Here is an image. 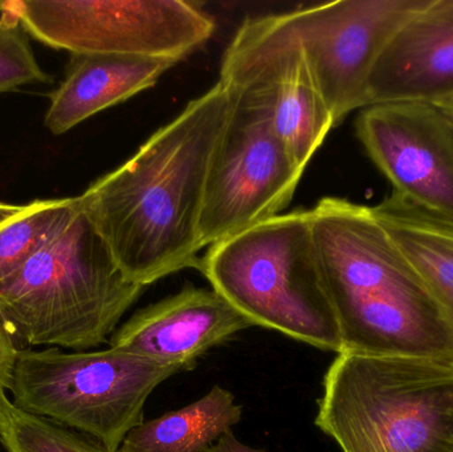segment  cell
Instances as JSON below:
<instances>
[{"label":"cell","instance_id":"12","mask_svg":"<svg viewBox=\"0 0 453 452\" xmlns=\"http://www.w3.org/2000/svg\"><path fill=\"white\" fill-rule=\"evenodd\" d=\"M250 326L214 289L190 287L135 313L109 344L186 372L212 348Z\"/></svg>","mask_w":453,"mask_h":452},{"label":"cell","instance_id":"11","mask_svg":"<svg viewBox=\"0 0 453 452\" xmlns=\"http://www.w3.org/2000/svg\"><path fill=\"white\" fill-rule=\"evenodd\" d=\"M357 137L394 193L453 219V122L425 101L366 106Z\"/></svg>","mask_w":453,"mask_h":452},{"label":"cell","instance_id":"21","mask_svg":"<svg viewBox=\"0 0 453 452\" xmlns=\"http://www.w3.org/2000/svg\"><path fill=\"white\" fill-rule=\"evenodd\" d=\"M204 452H266L264 448H253L244 445L234 437V432H226L214 445L210 446Z\"/></svg>","mask_w":453,"mask_h":452},{"label":"cell","instance_id":"8","mask_svg":"<svg viewBox=\"0 0 453 452\" xmlns=\"http://www.w3.org/2000/svg\"><path fill=\"white\" fill-rule=\"evenodd\" d=\"M232 88L236 103L204 193L199 225L203 249L281 214L305 172L277 134L265 93L248 85Z\"/></svg>","mask_w":453,"mask_h":452},{"label":"cell","instance_id":"5","mask_svg":"<svg viewBox=\"0 0 453 452\" xmlns=\"http://www.w3.org/2000/svg\"><path fill=\"white\" fill-rule=\"evenodd\" d=\"M198 270L253 326L341 352L309 210L277 215L209 247Z\"/></svg>","mask_w":453,"mask_h":452},{"label":"cell","instance_id":"17","mask_svg":"<svg viewBox=\"0 0 453 452\" xmlns=\"http://www.w3.org/2000/svg\"><path fill=\"white\" fill-rule=\"evenodd\" d=\"M77 198L35 201L0 227V286L58 239L79 214Z\"/></svg>","mask_w":453,"mask_h":452},{"label":"cell","instance_id":"20","mask_svg":"<svg viewBox=\"0 0 453 452\" xmlns=\"http://www.w3.org/2000/svg\"><path fill=\"white\" fill-rule=\"evenodd\" d=\"M19 353L20 350L16 348L15 337L0 318V393H5L12 387Z\"/></svg>","mask_w":453,"mask_h":452},{"label":"cell","instance_id":"18","mask_svg":"<svg viewBox=\"0 0 453 452\" xmlns=\"http://www.w3.org/2000/svg\"><path fill=\"white\" fill-rule=\"evenodd\" d=\"M0 443L7 452H111L100 442L16 408L0 393Z\"/></svg>","mask_w":453,"mask_h":452},{"label":"cell","instance_id":"3","mask_svg":"<svg viewBox=\"0 0 453 452\" xmlns=\"http://www.w3.org/2000/svg\"><path fill=\"white\" fill-rule=\"evenodd\" d=\"M145 289L125 275L80 209L58 239L0 286V318L16 341L85 352L111 341Z\"/></svg>","mask_w":453,"mask_h":452},{"label":"cell","instance_id":"4","mask_svg":"<svg viewBox=\"0 0 453 452\" xmlns=\"http://www.w3.org/2000/svg\"><path fill=\"white\" fill-rule=\"evenodd\" d=\"M317 409L342 452H453V363L338 353Z\"/></svg>","mask_w":453,"mask_h":452},{"label":"cell","instance_id":"15","mask_svg":"<svg viewBox=\"0 0 453 452\" xmlns=\"http://www.w3.org/2000/svg\"><path fill=\"white\" fill-rule=\"evenodd\" d=\"M372 214L417 271L453 328V219L393 193Z\"/></svg>","mask_w":453,"mask_h":452},{"label":"cell","instance_id":"6","mask_svg":"<svg viewBox=\"0 0 453 452\" xmlns=\"http://www.w3.org/2000/svg\"><path fill=\"white\" fill-rule=\"evenodd\" d=\"M180 372L113 348L73 353L23 349L10 392L16 408L119 452L127 435L145 422L151 393Z\"/></svg>","mask_w":453,"mask_h":452},{"label":"cell","instance_id":"9","mask_svg":"<svg viewBox=\"0 0 453 452\" xmlns=\"http://www.w3.org/2000/svg\"><path fill=\"white\" fill-rule=\"evenodd\" d=\"M427 0H338L282 13L337 126L366 108L367 81L394 34Z\"/></svg>","mask_w":453,"mask_h":452},{"label":"cell","instance_id":"10","mask_svg":"<svg viewBox=\"0 0 453 452\" xmlns=\"http://www.w3.org/2000/svg\"><path fill=\"white\" fill-rule=\"evenodd\" d=\"M220 80L265 93L274 129L303 170L335 126L282 13L250 18L239 27L223 57Z\"/></svg>","mask_w":453,"mask_h":452},{"label":"cell","instance_id":"16","mask_svg":"<svg viewBox=\"0 0 453 452\" xmlns=\"http://www.w3.org/2000/svg\"><path fill=\"white\" fill-rule=\"evenodd\" d=\"M242 406L225 387L133 429L119 452H204L242 419Z\"/></svg>","mask_w":453,"mask_h":452},{"label":"cell","instance_id":"1","mask_svg":"<svg viewBox=\"0 0 453 452\" xmlns=\"http://www.w3.org/2000/svg\"><path fill=\"white\" fill-rule=\"evenodd\" d=\"M236 103L219 81L157 130L122 166L77 196L125 275L150 286L199 268L207 180Z\"/></svg>","mask_w":453,"mask_h":452},{"label":"cell","instance_id":"24","mask_svg":"<svg viewBox=\"0 0 453 452\" xmlns=\"http://www.w3.org/2000/svg\"><path fill=\"white\" fill-rule=\"evenodd\" d=\"M5 7H7V2H0V13L5 10Z\"/></svg>","mask_w":453,"mask_h":452},{"label":"cell","instance_id":"22","mask_svg":"<svg viewBox=\"0 0 453 452\" xmlns=\"http://www.w3.org/2000/svg\"><path fill=\"white\" fill-rule=\"evenodd\" d=\"M26 206H16V204L0 203V227L10 220L15 219L19 215L26 211Z\"/></svg>","mask_w":453,"mask_h":452},{"label":"cell","instance_id":"2","mask_svg":"<svg viewBox=\"0 0 453 452\" xmlns=\"http://www.w3.org/2000/svg\"><path fill=\"white\" fill-rule=\"evenodd\" d=\"M340 353L453 363V328L372 207L327 196L309 210Z\"/></svg>","mask_w":453,"mask_h":452},{"label":"cell","instance_id":"23","mask_svg":"<svg viewBox=\"0 0 453 452\" xmlns=\"http://www.w3.org/2000/svg\"><path fill=\"white\" fill-rule=\"evenodd\" d=\"M435 103L436 106H439L441 111H443V113L446 114V116L449 117V119L453 122V98H449V100L436 101V103Z\"/></svg>","mask_w":453,"mask_h":452},{"label":"cell","instance_id":"13","mask_svg":"<svg viewBox=\"0 0 453 452\" xmlns=\"http://www.w3.org/2000/svg\"><path fill=\"white\" fill-rule=\"evenodd\" d=\"M453 98V0H427L378 57L366 106Z\"/></svg>","mask_w":453,"mask_h":452},{"label":"cell","instance_id":"19","mask_svg":"<svg viewBox=\"0 0 453 452\" xmlns=\"http://www.w3.org/2000/svg\"><path fill=\"white\" fill-rule=\"evenodd\" d=\"M37 64L28 40L20 31V21L7 7L0 13V93L31 82H50Z\"/></svg>","mask_w":453,"mask_h":452},{"label":"cell","instance_id":"7","mask_svg":"<svg viewBox=\"0 0 453 452\" xmlns=\"http://www.w3.org/2000/svg\"><path fill=\"white\" fill-rule=\"evenodd\" d=\"M10 10L45 45L178 64L209 42L215 20L186 0H18Z\"/></svg>","mask_w":453,"mask_h":452},{"label":"cell","instance_id":"14","mask_svg":"<svg viewBox=\"0 0 453 452\" xmlns=\"http://www.w3.org/2000/svg\"><path fill=\"white\" fill-rule=\"evenodd\" d=\"M172 61L137 56L73 55L63 84L50 96L44 125L63 134L95 114L129 100L173 68Z\"/></svg>","mask_w":453,"mask_h":452}]
</instances>
